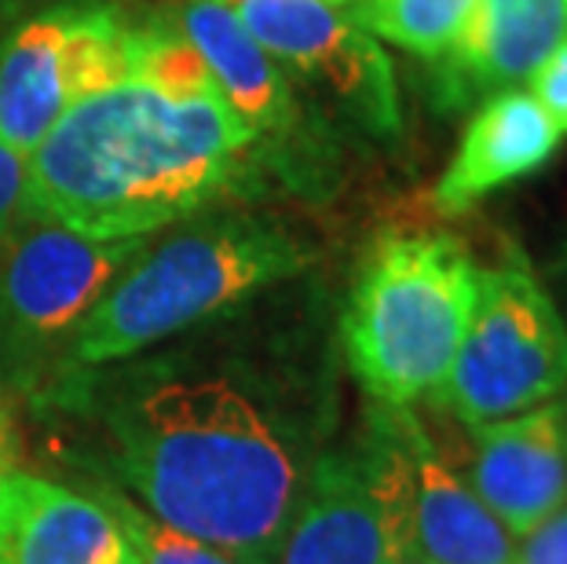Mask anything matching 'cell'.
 <instances>
[{
  "instance_id": "cell-9",
  "label": "cell",
  "mask_w": 567,
  "mask_h": 564,
  "mask_svg": "<svg viewBox=\"0 0 567 564\" xmlns=\"http://www.w3.org/2000/svg\"><path fill=\"white\" fill-rule=\"evenodd\" d=\"M370 433L384 443L395 470L406 546L436 564H513L516 539L476 499L462 473L432 443L410 407L378 403Z\"/></svg>"
},
{
  "instance_id": "cell-18",
  "label": "cell",
  "mask_w": 567,
  "mask_h": 564,
  "mask_svg": "<svg viewBox=\"0 0 567 564\" xmlns=\"http://www.w3.org/2000/svg\"><path fill=\"white\" fill-rule=\"evenodd\" d=\"M27 191H30V158L0 140V243L16 238L27 224Z\"/></svg>"
},
{
  "instance_id": "cell-11",
  "label": "cell",
  "mask_w": 567,
  "mask_h": 564,
  "mask_svg": "<svg viewBox=\"0 0 567 564\" xmlns=\"http://www.w3.org/2000/svg\"><path fill=\"white\" fill-rule=\"evenodd\" d=\"M567 41V0H476L462 38L436 66L443 111H465L491 95L520 89Z\"/></svg>"
},
{
  "instance_id": "cell-14",
  "label": "cell",
  "mask_w": 567,
  "mask_h": 564,
  "mask_svg": "<svg viewBox=\"0 0 567 564\" xmlns=\"http://www.w3.org/2000/svg\"><path fill=\"white\" fill-rule=\"evenodd\" d=\"M564 132L524 89L498 92L468 117L451 165L443 170L432 202L440 213H465L494 191L516 184L560 151Z\"/></svg>"
},
{
  "instance_id": "cell-12",
  "label": "cell",
  "mask_w": 567,
  "mask_h": 564,
  "mask_svg": "<svg viewBox=\"0 0 567 564\" xmlns=\"http://www.w3.org/2000/svg\"><path fill=\"white\" fill-rule=\"evenodd\" d=\"M468 429H473V454L465 480L476 499L509 527L513 539L527 535L564 506L567 443L557 403Z\"/></svg>"
},
{
  "instance_id": "cell-20",
  "label": "cell",
  "mask_w": 567,
  "mask_h": 564,
  "mask_svg": "<svg viewBox=\"0 0 567 564\" xmlns=\"http://www.w3.org/2000/svg\"><path fill=\"white\" fill-rule=\"evenodd\" d=\"M527 85H530V95L542 103V111H546L567 136V41L535 70V78H530Z\"/></svg>"
},
{
  "instance_id": "cell-15",
  "label": "cell",
  "mask_w": 567,
  "mask_h": 564,
  "mask_svg": "<svg viewBox=\"0 0 567 564\" xmlns=\"http://www.w3.org/2000/svg\"><path fill=\"white\" fill-rule=\"evenodd\" d=\"M173 22L198 48L220 100L257 136L286 132L293 125V92H289L279 63L238 22L235 8L220 4V0H179Z\"/></svg>"
},
{
  "instance_id": "cell-23",
  "label": "cell",
  "mask_w": 567,
  "mask_h": 564,
  "mask_svg": "<svg viewBox=\"0 0 567 564\" xmlns=\"http://www.w3.org/2000/svg\"><path fill=\"white\" fill-rule=\"evenodd\" d=\"M557 407H560V429H564V443H567V396H564Z\"/></svg>"
},
{
  "instance_id": "cell-6",
  "label": "cell",
  "mask_w": 567,
  "mask_h": 564,
  "mask_svg": "<svg viewBox=\"0 0 567 564\" xmlns=\"http://www.w3.org/2000/svg\"><path fill=\"white\" fill-rule=\"evenodd\" d=\"M136 27L114 4H59L27 19L0 48V140L38 151L84 95L132 74Z\"/></svg>"
},
{
  "instance_id": "cell-4",
  "label": "cell",
  "mask_w": 567,
  "mask_h": 564,
  "mask_svg": "<svg viewBox=\"0 0 567 564\" xmlns=\"http://www.w3.org/2000/svg\"><path fill=\"white\" fill-rule=\"evenodd\" d=\"M480 271L446 232H389L370 246L341 338L348 367L378 403L410 407L443 386L473 319Z\"/></svg>"
},
{
  "instance_id": "cell-8",
  "label": "cell",
  "mask_w": 567,
  "mask_h": 564,
  "mask_svg": "<svg viewBox=\"0 0 567 564\" xmlns=\"http://www.w3.org/2000/svg\"><path fill=\"white\" fill-rule=\"evenodd\" d=\"M403 554L392 462L370 437L363 454H326L305 473L275 564H389Z\"/></svg>"
},
{
  "instance_id": "cell-3",
  "label": "cell",
  "mask_w": 567,
  "mask_h": 564,
  "mask_svg": "<svg viewBox=\"0 0 567 564\" xmlns=\"http://www.w3.org/2000/svg\"><path fill=\"white\" fill-rule=\"evenodd\" d=\"M308 260V246L271 221L216 217L190 224L165 243H147L117 275L70 334L66 359L84 370L122 363L238 308L297 275Z\"/></svg>"
},
{
  "instance_id": "cell-22",
  "label": "cell",
  "mask_w": 567,
  "mask_h": 564,
  "mask_svg": "<svg viewBox=\"0 0 567 564\" xmlns=\"http://www.w3.org/2000/svg\"><path fill=\"white\" fill-rule=\"evenodd\" d=\"M389 564H436V561H429V557H421V554H403V557H395Z\"/></svg>"
},
{
  "instance_id": "cell-25",
  "label": "cell",
  "mask_w": 567,
  "mask_h": 564,
  "mask_svg": "<svg viewBox=\"0 0 567 564\" xmlns=\"http://www.w3.org/2000/svg\"><path fill=\"white\" fill-rule=\"evenodd\" d=\"M564 297H567V254H564Z\"/></svg>"
},
{
  "instance_id": "cell-26",
  "label": "cell",
  "mask_w": 567,
  "mask_h": 564,
  "mask_svg": "<svg viewBox=\"0 0 567 564\" xmlns=\"http://www.w3.org/2000/svg\"><path fill=\"white\" fill-rule=\"evenodd\" d=\"M220 4H227V8H235V4H238V0H220Z\"/></svg>"
},
{
  "instance_id": "cell-24",
  "label": "cell",
  "mask_w": 567,
  "mask_h": 564,
  "mask_svg": "<svg viewBox=\"0 0 567 564\" xmlns=\"http://www.w3.org/2000/svg\"><path fill=\"white\" fill-rule=\"evenodd\" d=\"M322 4H333V8H344V4H352V0H322Z\"/></svg>"
},
{
  "instance_id": "cell-13",
  "label": "cell",
  "mask_w": 567,
  "mask_h": 564,
  "mask_svg": "<svg viewBox=\"0 0 567 564\" xmlns=\"http://www.w3.org/2000/svg\"><path fill=\"white\" fill-rule=\"evenodd\" d=\"M0 564H140L100 499L55 480H0Z\"/></svg>"
},
{
  "instance_id": "cell-19",
  "label": "cell",
  "mask_w": 567,
  "mask_h": 564,
  "mask_svg": "<svg viewBox=\"0 0 567 564\" xmlns=\"http://www.w3.org/2000/svg\"><path fill=\"white\" fill-rule=\"evenodd\" d=\"M513 564H567V502L538 527L516 539Z\"/></svg>"
},
{
  "instance_id": "cell-10",
  "label": "cell",
  "mask_w": 567,
  "mask_h": 564,
  "mask_svg": "<svg viewBox=\"0 0 567 564\" xmlns=\"http://www.w3.org/2000/svg\"><path fill=\"white\" fill-rule=\"evenodd\" d=\"M235 16L275 63L322 81L370 132H400L392 59L341 8L322 0H238Z\"/></svg>"
},
{
  "instance_id": "cell-5",
  "label": "cell",
  "mask_w": 567,
  "mask_h": 564,
  "mask_svg": "<svg viewBox=\"0 0 567 564\" xmlns=\"http://www.w3.org/2000/svg\"><path fill=\"white\" fill-rule=\"evenodd\" d=\"M567 389V319L524 260L480 271V294L443 386L446 414L487 425Z\"/></svg>"
},
{
  "instance_id": "cell-21",
  "label": "cell",
  "mask_w": 567,
  "mask_h": 564,
  "mask_svg": "<svg viewBox=\"0 0 567 564\" xmlns=\"http://www.w3.org/2000/svg\"><path fill=\"white\" fill-rule=\"evenodd\" d=\"M16 451H19L16 425H11L8 407H4V400H0V480H4L11 470H16Z\"/></svg>"
},
{
  "instance_id": "cell-17",
  "label": "cell",
  "mask_w": 567,
  "mask_h": 564,
  "mask_svg": "<svg viewBox=\"0 0 567 564\" xmlns=\"http://www.w3.org/2000/svg\"><path fill=\"white\" fill-rule=\"evenodd\" d=\"M95 499L111 510V517L122 527V535L128 539L140 564H238L224 550L202 543V539H190L184 532H176V527L162 524L158 517H151L122 488H100Z\"/></svg>"
},
{
  "instance_id": "cell-7",
  "label": "cell",
  "mask_w": 567,
  "mask_h": 564,
  "mask_svg": "<svg viewBox=\"0 0 567 564\" xmlns=\"http://www.w3.org/2000/svg\"><path fill=\"white\" fill-rule=\"evenodd\" d=\"M151 235L92 238L59 224L8 238L0 264V345L16 356L74 334Z\"/></svg>"
},
{
  "instance_id": "cell-1",
  "label": "cell",
  "mask_w": 567,
  "mask_h": 564,
  "mask_svg": "<svg viewBox=\"0 0 567 564\" xmlns=\"http://www.w3.org/2000/svg\"><path fill=\"white\" fill-rule=\"evenodd\" d=\"M103 425L117 484L151 517L238 564H275L305 470L257 389L158 363L117 381Z\"/></svg>"
},
{
  "instance_id": "cell-16",
  "label": "cell",
  "mask_w": 567,
  "mask_h": 564,
  "mask_svg": "<svg viewBox=\"0 0 567 564\" xmlns=\"http://www.w3.org/2000/svg\"><path fill=\"white\" fill-rule=\"evenodd\" d=\"M476 0H352L341 11L370 38L421 59H440L462 38Z\"/></svg>"
},
{
  "instance_id": "cell-2",
  "label": "cell",
  "mask_w": 567,
  "mask_h": 564,
  "mask_svg": "<svg viewBox=\"0 0 567 564\" xmlns=\"http://www.w3.org/2000/svg\"><path fill=\"white\" fill-rule=\"evenodd\" d=\"M257 143L216 89L173 92L132 70L38 143L27 217L92 238L154 235L224 195Z\"/></svg>"
}]
</instances>
